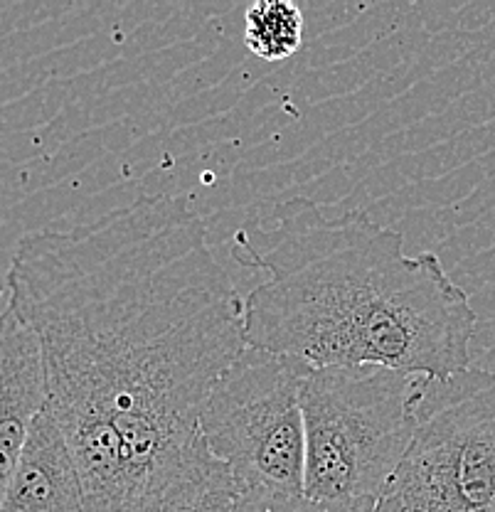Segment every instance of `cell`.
I'll return each instance as SVG.
<instances>
[{"instance_id":"6da1fadb","label":"cell","mask_w":495,"mask_h":512,"mask_svg":"<svg viewBox=\"0 0 495 512\" xmlns=\"http://www.w3.org/2000/svg\"><path fill=\"white\" fill-rule=\"evenodd\" d=\"M8 306L33 330L50 414L87 512H126L153 468L200 434L207 394L247 348L244 298L180 197H141L28 234Z\"/></svg>"},{"instance_id":"7a4b0ae2","label":"cell","mask_w":495,"mask_h":512,"mask_svg":"<svg viewBox=\"0 0 495 512\" xmlns=\"http://www.w3.org/2000/svg\"><path fill=\"white\" fill-rule=\"evenodd\" d=\"M271 227L237 232L234 259L264 281L244 298L252 348L311 370L387 367L446 380L471 367L476 311L436 254L365 212H330L308 197L274 210Z\"/></svg>"},{"instance_id":"3957f363","label":"cell","mask_w":495,"mask_h":512,"mask_svg":"<svg viewBox=\"0 0 495 512\" xmlns=\"http://www.w3.org/2000/svg\"><path fill=\"white\" fill-rule=\"evenodd\" d=\"M427 377L387 367H323L303 387L311 512H372L397 473L417 429V397Z\"/></svg>"},{"instance_id":"277c9868","label":"cell","mask_w":495,"mask_h":512,"mask_svg":"<svg viewBox=\"0 0 495 512\" xmlns=\"http://www.w3.org/2000/svg\"><path fill=\"white\" fill-rule=\"evenodd\" d=\"M311 367L247 345L207 394L200 436L230 466L239 498L303 503V387Z\"/></svg>"},{"instance_id":"5b68a950","label":"cell","mask_w":495,"mask_h":512,"mask_svg":"<svg viewBox=\"0 0 495 512\" xmlns=\"http://www.w3.org/2000/svg\"><path fill=\"white\" fill-rule=\"evenodd\" d=\"M372 512H495V372L422 382L414 439Z\"/></svg>"},{"instance_id":"8992f818","label":"cell","mask_w":495,"mask_h":512,"mask_svg":"<svg viewBox=\"0 0 495 512\" xmlns=\"http://www.w3.org/2000/svg\"><path fill=\"white\" fill-rule=\"evenodd\" d=\"M45 404L40 343L28 323L5 306L0 311V495Z\"/></svg>"},{"instance_id":"52a82bcc","label":"cell","mask_w":495,"mask_h":512,"mask_svg":"<svg viewBox=\"0 0 495 512\" xmlns=\"http://www.w3.org/2000/svg\"><path fill=\"white\" fill-rule=\"evenodd\" d=\"M0 512H87L77 461L47 407L0 495Z\"/></svg>"},{"instance_id":"ba28073f","label":"cell","mask_w":495,"mask_h":512,"mask_svg":"<svg viewBox=\"0 0 495 512\" xmlns=\"http://www.w3.org/2000/svg\"><path fill=\"white\" fill-rule=\"evenodd\" d=\"M237 500L230 466L198 434L153 468L126 512H234Z\"/></svg>"},{"instance_id":"9c48e42d","label":"cell","mask_w":495,"mask_h":512,"mask_svg":"<svg viewBox=\"0 0 495 512\" xmlns=\"http://www.w3.org/2000/svg\"><path fill=\"white\" fill-rule=\"evenodd\" d=\"M303 15L294 3L262 0L247 10L244 18V45L266 62L289 60L301 47Z\"/></svg>"},{"instance_id":"30bf717a","label":"cell","mask_w":495,"mask_h":512,"mask_svg":"<svg viewBox=\"0 0 495 512\" xmlns=\"http://www.w3.org/2000/svg\"><path fill=\"white\" fill-rule=\"evenodd\" d=\"M234 512H311L306 503H276V500L239 498Z\"/></svg>"}]
</instances>
